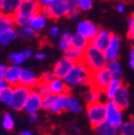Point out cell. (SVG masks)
Wrapping results in <instances>:
<instances>
[{
  "mask_svg": "<svg viewBox=\"0 0 134 135\" xmlns=\"http://www.w3.org/2000/svg\"><path fill=\"white\" fill-rule=\"evenodd\" d=\"M111 36L112 32H109L105 29H99L96 34V36L90 40V44L104 52L105 49L109 45Z\"/></svg>",
  "mask_w": 134,
  "mask_h": 135,
  "instance_id": "8fae6325",
  "label": "cell"
},
{
  "mask_svg": "<svg viewBox=\"0 0 134 135\" xmlns=\"http://www.w3.org/2000/svg\"><path fill=\"white\" fill-rule=\"evenodd\" d=\"M105 121L117 129L123 123V110L118 107L113 99H109L106 102Z\"/></svg>",
  "mask_w": 134,
  "mask_h": 135,
  "instance_id": "52a82bcc",
  "label": "cell"
},
{
  "mask_svg": "<svg viewBox=\"0 0 134 135\" xmlns=\"http://www.w3.org/2000/svg\"><path fill=\"white\" fill-rule=\"evenodd\" d=\"M56 78L54 73V71H47L45 73H43L40 78H39V83H41V84H49L52 81H54Z\"/></svg>",
  "mask_w": 134,
  "mask_h": 135,
  "instance_id": "74e56055",
  "label": "cell"
},
{
  "mask_svg": "<svg viewBox=\"0 0 134 135\" xmlns=\"http://www.w3.org/2000/svg\"><path fill=\"white\" fill-rule=\"evenodd\" d=\"M20 84L30 89L36 88L39 84V78L32 70L28 69H22Z\"/></svg>",
  "mask_w": 134,
  "mask_h": 135,
  "instance_id": "5bb4252c",
  "label": "cell"
},
{
  "mask_svg": "<svg viewBox=\"0 0 134 135\" xmlns=\"http://www.w3.org/2000/svg\"><path fill=\"white\" fill-rule=\"evenodd\" d=\"M71 37H72V34L69 30H64V32L61 35L60 40H59V48L64 53H66L72 47L71 46Z\"/></svg>",
  "mask_w": 134,
  "mask_h": 135,
  "instance_id": "83f0119b",
  "label": "cell"
},
{
  "mask_svg": "<svg viewBox=\"0 0 134 135\" xmlns=\"http://www.w3.org/2000/svg\"><path fill=\"white\" fill-rule=\"evenodd\" d=\"M17 37H18V33L14 29V27L0 31V41L3 46L11 44V42L16 40Z\"/></svg>",
  "mask_w": 134,
  "mask_h": 135,
  "instance_id": "44dd1931",
  "label": "cell"
},
{
  "mask_svg": "<svg viewBox=\"0 0 134 135\" xmlns=\"http://www.w3.org/2000/svg\"><path fill=\"white\" fill-rule=\"evenodd\" d=\"M73 129H75V131H79V128H78V127H75V126H74V127H73Z\"/></svg>",
  "mask_w": 134,
  "mask_h": 135,
  "instance_id": "9f6ffc18",
  "label": "cell"
},
{
  "mask_svg": "<svg viewBox=\"0 0 134 135\" xmlns=\"http://www.w3.org/2000/svg\"><path fill=\"white\" fill-rule=\"evenodd\" d=\"M2 126L6 131H12L14 128V120L11 114H5L2 118Z\"/></svg>",
  "mask_w": 134,
  "mask_h": 135,
  "instance_id": "8d00e7d4",
  "label": "cell"
},
{
  "mask_svg": "<svg viewBox=\"0 0 134 135\" xmlns=\"http://www.w3.org/2000/svg\"><path fill=\"white\" fill-rule=\"evenodd\" d=\"M56 95L55 94H49V95L45 96V97H42V101H41V108L43 110H46V111H50L51 107L52 105V102L55 101Z\"/></svg>",
  "mask_w": 134,
  "mask_h": 135,
  "instance_id": "d590c367",
  "label": "cell"
},
{
  "mask_svg": "<svg viewBox=\"0 0 134 135\" xmlns=\"http://www.w3.org/2000/svg\"><path fill=\"white\" fill-rule=\"evenodd\" d=\"M69 7V13L67 17L69 19H76L80 15V8H78L75 0H65Z\"/></svg>",
  "mask_w": 134,
  "mask_h": 135,
  "instance_id": "1f68e13d",
  "label": "cell"
},
{
  "mask_svg": "<svg viewBox=\"0 0 134 135\" xmlns=\"http://www.w3.org/2000/svg\"><path fill=\"white\" fill-rule=\"evenodd\" d=\"M65 111L78 114L82 111V106L76 98L72 97L69 94L65 101Z\"/></svg>",
  "mask_w": 134,
  "mask_h": 135,
  "instance_id": "d4e9b609",
  "label": "cell"
},
{
  "mask_svg": "<svg viewBox=\"0 0 134 135\" xmlns=\"http://www.w3.org/2000/svg\"><path fill=\"white\" fill-rule=\"evenodd\" d=\"M89 44H90V40L84 38L81 34H72V37H71V46L72 47L84 51L89 46Z\"/></svg>",
  "mask_w": 134,
  "mask_h": 135,
  "instance_id": "603a6c76",
  "label": "cell"
},
{
  "mask_svg": "<svg viewBox=\"0 0 134 135\" xmlns=\"http://www.w3.org/2000/svg\"><path fill=\"white\" fill-rule=\"evenodd\" d=\"M22 69L18 65H12L11 67L7 68L5 80L8 83V85L15 86L20 84V78H21Z\"/></svg>",
  "mask_w": 134,
  "mask_h": 135,
  "instance_id": "9a60e30c",
  "label": "cell"
},
{
  "mask_svg": "<svg viewBox=\"0 0 134 135\" xmlns=\"http://www.w3.org/2000/svg\"><path fill=\"white\" fill-rule=\"evenodd\" d=\"M1 46H3V45H2V43H1V41H0V47Z\"/></svg>",
  "mask_w": 134,
  "mask_h": 135,
  "instance_id": "6f0895ef",
  "label": "cell"
},
{
  "mask_svg": "<svg viewBox=\"0 0 134 135\" xmlns=\"http://www.w3.org/2000/svg\"><path fill=\"white\" fill-rule=\"evenodd\" d=\"M6 71H7V66L0 65V80H3V79H5Z\"/></svg>",
  "mask_w": 134,
  "mask_h": 135,
  "instance_id": "ee69618b",
  "label": "cell"
},
{
  "mask_svg": "<svg viewBox=\"0 0 134 135\" xmlns=\"http://www.w3.org/2000/svg\"><path fill=\"white\" fill-rule=\"evenodd\" d=\"M122 84H123V82H122L121 79L113 78V80L110 82V84H108V86L104 91L105 95L108 98V99H113L115 92L117 91V89L121 86Z\"/></svg>",
  "mask_w": 134,
  "mask_h": 135,
  "instance_id": "484cf974",
  "label": "cell"
},
{
  "mask_svg": "<svg viewBox=\"0 0 134 135\" xmlns=\"http://www.w3.org/2000/svg\"><path fill=\"white\" fill-rule=\"evenodd\" d=\"M69 94H60V95H56L55 101L52 102V105L51 107L50 111L55 114H60V113L65 111V101L67 99Z\"/></svg>",
  "mask_w": 134,
  "mask_h": 135,
  "instance_id": "cb8c5ba5",
  "label": "cell"
},
{
  "mask_svg": "<svg viewBox=\"0 0 134 135\" xmlns=\"http://www.w3.org/2000/svg\"><path fill=\"white\" fill-rule=\"evenodd\" d=\"M17 33H18V37L22 40H31L38 37V31H36L29 25H25V26H20Z\"/></svg>",
  "mask_w": 134,
  "mask_h": 135,
  "instance_id": "ffe728a7",
  "label": "cell"
},
{
  "mask_svg": "<svg viewBox=\"0 0 134 135\" xmlns=\"http://www.w3.org/2000/svg\"><path fill=\"white\" fill-rule=\"evenodd\" d=\"M76 62L72 60L71 58L68 56H63L62 58L55 64V68H54V73H55L56 78L64 79L65 76L68 74V72L72 69Z\"/></svg>",
  "mask_w": 134,
  "mask_h": 135,
  "instance_id": "30bf717a",
  "label": "cell"
},
{
  "mask_svg": "<svg viewBox=\"0 0 134 135\" xmlns=\"http://www.w3.org/2000/svg\"><path fill=\"white\" fill-rule=\"evenodd\" d=\"M128 38L132 41V43L134 44V30L133 31L128 32Z\"/></svg>",
  "mask_w": 134,
  "mask_h": 135,
  "instance_id": "f907efd6",
  "label": "cell"
},
{
  "mask_svg": "<svg viewBox=\"0 0 134 135\" xmlns=\"http://www.w3.org/2000/svg\"><path fill=\"white\" fill-rule=\"evenodd\" d=\"M130 66L131 67L132 70H134V57H130Z\"/></svg>",
  "mask_w": 134,
  "mask_h": 135,
  "instance_id": "816d5d0a",
  "label": "cell"
},
{
  "mask_svg": "<svg viewBox=\"0 0 134 135\" xmlns=\"http://www.w3.org/2000/svg\"><path fill=\"white\" fill-rule=\"evenodd\" d=\"M81 62L84 63L89 71L93 72L106 67L108 60L105 57L103 51L89 44V46L84 51V56Z\"/></svg>",
  "mask_w": 134,
  "mask_h": 135,
  "instance_id": "7a4b0ae2",
  "label": "cell"
},
{
  "mask_svg": "<svg viewBox=\"0 0 134 135\" xmlns=\"http://www.w3.org/2000/svg\"><path fill=\"white\" fill-rule=\"evenodd\" d=\"M120 45H121V40L116 34L112 33L111 40H110L109 45L105 49L104 55L106 59L109 61H114L117 60L119 57Z\"/></svg>",
  "mask_w": 134,
  "mask_h": 135,
  "instance_id": "9c48e42d",
  "label": "cell"
},
{
  "mask_svg": "<svg viewBox=\"0 0 134 135\" xmlns=\"http://www.w3.org/2000/svg\"><path fill=\"white\" fill-rule=\"evenodd\" d=\"M13 96V86L11 85H7L2 91H0V101H2L3 103H5L6 105L11 104V99H12Z\"/></svg>",
  "mask_w": 134,
  "mask_h": 135,
  "instance_id": "4dcf8cb0",
  "label": "cell"
},
{
  "mask_svg": "<svg viewBox=\"0 0 134 135\" xmlns=\"http://www.w3.org/2000/svg\"><path fill=\"white\" fill-rule=\"evenodd\" d=\"M52 19H59L61 17H67L69 13V7L65 0H55L50 5Z\"/></svg>",
  "mask_w": 134,
  "mask_h": 135,
  "instance_id": "2e32d148",
  "label": "cell"
},
{
  "mask_svg": "<svg viewBox=\"0 0 134 135\" xmlns=\"http://www.w3.org/2000/svg\"><path fill=\"white\" fill-rule=\"evenodd\" d=\"M42 96L36 88L30 89L27 100L25 102L23 111L27 114L30 113H37L40 109H41Z\"/></svg>",
  "mask_w": 134,
  "mask_h": 135,
  "instance_id": "ba28073f",
  "label": "cell"
},
{
  "mask_svg": "<svg viewBox=\"0 0 134 135\" xmlns=\"http://www.w3.org/2000/svg\"><path fill=\"white\" fill-rule=\"evenodd\" d=\"M36 89L39 91V93H40L42 97H45V96L51 94L50 86H49V84H41V83H39L38 86L36 87Z\"/></svg>",
  "mask_w": 134,
  "mask_h": 135,
  "instance_id": "ab89813d",
  "label": "cell"
},
{
  "mask_svg": "<svg viewBox=\"0 0 134 135\" xmlns=\"http://www.w3.org/2000/svg\"><path fill=\"white\" fill-rule=\"evenodd\" d=\"M23 1H29V0H23Z\"/></svg>",
  "mask_w": 134,
  "mask_h": 135,
  "instance_id": "680465c9",
  "label": "cell"
},
{
  "mask_svg": "<svg viewBox=\"0 0 134 135\" xmlns=\"http://www.w3.org/2000/svg\"><path fill=\"white\" fill-rule=\"evenodd\" d=\"M2 2L3 0H0V11H1V7H2Z\"/></svg>",
  "mask_w": 134,
  "mask_h": 135,
  "instance_id": "11a10c76",
  "label": "cell"
},
{
  "mask_svg": "<svg viewBox=\"0 0 134 135\" xmlns=\"http://www.w3.org/2000/svg\"><path fill=\"white\" fill-rule=\"evenodd\" d=\"M40 4L39 0H29V1H22L21 5L18 8L15 14L13 15L15 25L18 26H25L29 25L31 18L39 13Z\"/></svg>",
  "mask_w": 134,
  "mask_h": 135,
  "instance_id": "3957f363",
  "label": "cell"
},
{
  "mask_svg": "<svg viewBox=\"0 0 134 135\" xmlns=\"http://www.w3.org/2000/svg\"><path fill=\"white\" fill-rule=\"evenodd\" d=\"M94 129H96V132L99 135H117L118 132L117 128L112 126L106 121L99 124Z\"/></svg>",
  "mask_w": 134,
  "mask_h": 135,
  "instance_id": "7402d4cb",
  "label": "cell"
},
{
  "mask_svg": "<svg viewBox=\"0 0 134 135\" xmlns=\"http://www.w3.org/2000/svg\"><path fill=\"white\" fill-rule=\"evenodd\" d=\"M28 119L30 122H36L38 120V114L37 113H30L28 115Z\"/></svg>",
  "mask_w": 134,
  "mask_h": 135,
  "instance_id": "f6af8a7d",
  "label": "cell"
},
{
  "mask_svg": "<svg viewBox=\"0 0 134 135\" xmlns=\"http://www.w3.org/2000/svg\"><path fill=\"white\" fill-rule=\"evenodd\" d=\"M23 0H3L1 7V13L8 15H14Z\"/></svg>",
  "mask_w": 134,
  "mask_h": 135,
  "instance_id": "d6986e66",
  "label": "cell"
},
{
  "mask_svg": "<svg viewBox=\"0 0 134 135\" xmlns=\"http://www.w3.org/2000/svg\"><path fill=\"white\" fill-rule=\"evenodd\" d=\"M80 11H89L93 6V0H75Z\"/></svg>",
  "mask_w": 134,
  "mask_h": 135,
  "instance_id": "f35d334b",
  "label": "cell"
},
{
  "mask_svg": "<svg viewBox=\"0 0 134 135\" xmlns=\"http://www.w3.org/2000/svg\"><path fill=\"white\" fill-rule=\"evenodd\" d=\"M128 23L130 25V28H128V32L133 31L134 30V12L128 17Z\"/></svg>",
  "mask_w": 134,
  "mask_h": 135,
  "instance_id": "7bdbcfd3",
  "label": "cell"
},
{
  "mask_svg": "<svg viewBox=\"0 0 134 135\" xmlns=\"http://www.w3.org/2000/svg\"><path fill=\"white\" fill-rule=\"evenodd\" d=\"M51 93L55 95H60V94H69L70 87L65 83V81L61 78H55L54 81L49 84Z\"/></svg>",
  "mask_w": 134,
  "mask_h": 135,
  "instance_id": "e0dca14e",
  "label": "cell"
},
{
  "mask_svg": "<svg viewBox=\"0 0 134 135\" xmlns=\"http://www.w3.org/2000/svg\"><path fill=\"white\" fill-rule=\"evenodd\" d=\"M55 1V0H39V2H40V4L41 6H50Z\"/></svg>",
  "mask_w": 134,
  "mask_h": 135,
  "instance_id": "bcb514c9",
  "label": "cell"
},
{
  "mask_svg": "<svg viewBox=\"0 0 134 135\" xmlns=\"http://www.w3.org/2000/svg\"><path fill=\"white\" fill-rule=\"evenodd\" d=\"M21 135H33L30 131H23V132L21 133Z\"/></svg>",
  "mask_w": 134,
  "mask_h": 135,
  "instance_id": "db71d44e",
  "label": "cell"
},
{
  "mask_svg": "<svg viewBox=\"0 0 134 135\" xmlns=\"http://www.w3.org/2000/svg\"><path fill=\"white\" fill-rule=\"evenodd\" d=\"M113 75L111 71L108 70V68L104 67L102 69L91 72V84L90 86L99 89L100 91L104 92L107 88L108 84L113 80Z\"/></svg>",
  "mask_w": 134,
  "mask_h": 135,
  "instance_id": "5b68a950",
  "label": "cell"
},
{
  "mask_svg": "<svg viewBox=\"0 0 134 135\" xmlns=\"http://www.w3.org/2000/svg\"><path fill=\"white\" fill-rule=\"evenodd\" d=\"M15 22L12 15L0 12V31L14 27Z\"/></svg>",
  "mask_w": 134,
  "mask_h": 135,
  "instance_id": "f1b7e54d",
  "label": "cell"
},
{
  "mask_svg": "<svg viewBox=\"0 0 134 135\" xmlns=\"http://www.w3.org/2000/svg\"><path fill=\"white\" fill-rule=\"evenodd\" d=\"M101 93L103 92L99 90V89L90 86V90L84 95V99L86 100L87 103L88 102H92V101H99L100 99Z\"/></svg>",
  "mask_w": 134,
  "mask_h": 135,
  "instance_id": "d6a6232c",
  "label": "cell"
},
{
  "mask_svg": "<svg viewBox=\"0 0 134 135\" xmlns=\"http://www.w3.org/2000/svg\"><path fill=\"white\" fill-rule=\"evenodd\" d=\"M130 99V91L125 84H122L121 86L117 89V91L115 92L114 96L113 98V100L115 102V104L119 108H121L122 110H125L128 107Z\"/></svg>",
  "mask_w": 134,
  "mask_h": 135,
  "instance_id": "7c38bea8",
  "label": "cell"
},
{
  "mask_svg": "<svg viewBox=\"0 0 134 135\" xmlns=\"http://www.w3.org/2000/svg\"><path fill=\"white\" fill-rule=\"evenodd\" d=\"M130 57H134V47H132L130 52Z\"/></svg>",
  "mask_w": 134,
  "mask_h": 135,
  "instance_id": "f5cc1de1",
  "label": "cell"
},
{
  "mask_svg": "<svg viewBox=\"0 0 134 135\" xmlns=\"http://www.w3.org/2000/svg\"><path fill=\"white\" fill-rule=\"evenodd\" d=\"M39 13H40L41 15H43L45 18H50V19H52V11H51L50 6H41V5H40Z\"/></svg>",
  "mask_w": 134,
  "mask_h": 135,
  "instance_id": "60d3db41",
  "label": "cell"
},
{
  "mask_svg": "<svg viewBox=\"0 0 134 135\" xmlns=\"http://www.w3.org/2000/svg\"><path fill=\"white\" fill-rule=\"evenodd\" d=\"M49 32H50L51 36H52V38H58L59 34H60V31H59V28L57 25H52V26H51Z\"/></svg>",
  "mask_w": 134,
  "mask_h": 135,
  "instance_id": "b9f144b4",
  "label": "cell"
},
{
  "mask_svg": "<svg viewBox=\"0 0 134 135\" xmlns=\"http://www.w3.org/2000/svg\"><path fill=\"white\" fill-rule=\"evenodd\" d=\"M99 30V28L94 23L87 21V20L80 22L77 25V33L81 34L82 36H84V38L89 40H91L96 36V34L98 33Z\"/></svg>",
  "mask_w": 134,
  "mask_h": 135,
  "instance_id": "4fadbf2b",
  "label": "cell"
},
{
  "mask_svg": "<svg viewBox=\"0 0 134 135\" xmlns=\"http://www.w3.org/2000/svg\"><path fill=\"white\" fill-rule=\"evenodd\" d=\"M45 56H46V55L44 53H37L35 55V57L38 59V60H43V59L45 58Z\"/></svg>",
  "mask_w": 134,
  "mask_h": 135,
  "instance_id": "7dc6e473",
  "label": "cell"
},
{
  "mask_svg": "<svg viewBox=\"0 0 134 135\" xmlns=\"http://www.w3.org/2000/svg\"><path fill=\"white\" fill-rule=\"evenodd\" d=\"M121 135H134V121L128 120L123 122L121 126L118 128Z\"/></svg>",
  "mask_w": 134,
  "mask_h": 135,
  "instance_id": "e575fe53",
  "label": "cell"
},
{
  "mask_svg": "<svg viewBox=\"0 0 134 135\" xmlns=\"http://www.w3.org/2000/svg\"><path fill=\"white\" fill-rule=\"evenodd\" d=\"M63 80L69 87L77 85H90L91 72L87 70L83 62H76Z\"/></svg>",
  "mask_w": 134,
  "mask_h": 135,
  "instance_id": "6da1fadb",
  "label": "cell"
},
{
  "mask_svg": "<svg viewBox=\"0 0 134 135\" xmlns=\"http://www.w3.org/2000/svg\"><path fill=\"white\" fill-rule=\"evenodd\" d=\"M30 88L25 86L23 84H19L13 86V96L9 107L12 108L15 111H22L23 110L25 104L27 100L29 95Z\"/></svg>",
  "mask_w": 134,
  "mask_h": 135,
  "instance_id": "8992f818",
  "label": "cell"
},
{
  "mask_svg": "<svg viewBox=\"0 0 134 135\" xmlns=\"http://www.w3.org/2000/svg\"><path fill=\"white\" fill-rule=\"evenodd\" d=\"M7 85H8V83L6 82V80H5V79H3V80H0V91H2L3 89L7 86Z\"/></svg>",
  "mask_w": 134,
  "mask_h": 135,
  "instance_id": "681fc988",
  "label": "cell"
},
{
  "mask_svg": "<svg viewBox=\"0 0 134 135\" xmlns=\"http://www.w3.org/2000/svg\"><path fill=\"white\" fill-rule=\"evenodd\" d=\"M88 119L90 121L91 127L94 129L99 124L104 122L106 118V103L101 101L88 102L86 107Z\"/></svg>",
  "mask_w": 134,
  "mask_h": 135,
  "instance_id": "277c9868",
  "label": "cell"
},
{
  "mask_svg": "<svg viewBox=\"0 0 134 135\" xmlns=\"http://www.w3.org/2000/svg\"><path fill=\"white\" fill-rule=\"evenodd\" d=\"M116 9H117V11H119V12H124V11H125V5H124L123 3H119V4L117 5V7H116Z\"/></svg>",
  "mask_w": 134,
  "mask_h": 135,
  "instance_id": "c3c4849f",
  "label": "cell"
},
{
  "mask_svg": "<svg viewBox=\"0 0 134 135\" xmlns=\"http://www.w3.org/2000/svg\"><path fill=\"white\" fill-rule=\"evenodd\" d=\"M65 55L71 58L72 60H74L75 62H81L83 59V56H84V50L71 47L69 51L66 52Z\"/></svg>",
  "mask_w": 134,
  "mask_h": 135,
  "instance_id": "836d02e7",
  "label": "cell"
},
{
  "mask_svg": "<svg viewBox=\"0 0 134 135\" xmlns=\"http://www.w3.org/2000/svg\"><path fill=\"white\" fill-rule=\"evenodd\" d=\"M106 67L108 68V70L111 71L113 78H118V79L122 78V67L117 60L109 61L107 63Z\"/></svg>",
  "mask_w": 134,
  "mask_h": 135,
  "instance_id": "f546056e",
  "label": "cell"
},
{
  "mask_svg": "<svg viewBox=\"0 0 134 135\" xmlns=\"http://www.w3.org/2000/svg\"><path fill=\"white\" fill-rule=\"evenodd\" d=\"M29 25L31 27H33L36 31H40L46 25V18L40 13H37L31 18L29 22Z\"/></svg>",
  "mask_w": 134,
  "mask_h": 135,
  "instance_id": "4316f807",
  "label": "cell"
},
{
  "mask_svg": "<svg viewBox=\"0 0 134 135\" xmlns=\"http://www.w3.org/2000/svg\"><path fill=\"white\" fill-rule=\"evenodd\" d=\"M33 55V51L31 49H26V50L21 51V52H15L11 54L8 59L12 65H21L25 60L29 59Z\"/></svg>",
  "mask_w": 134,
  "mask_h": 135,
  "instance_id": "ac0fdd59",
  "label": "cell"
}]
</instances>
